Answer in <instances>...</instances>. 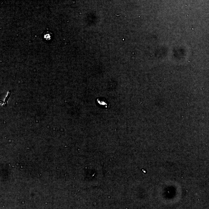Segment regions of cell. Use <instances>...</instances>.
Segmentation results:
<instances>
[{
	"mask_svg": "<svg viewBox=\"0 0 209 209\" xmlns=\"http://www.w3.org/2000/svg\"><path fill=\"white\" fill-rule=\"evenodd\" d=\"M96 102L101 108L107 109L109 107V102L105 98H98L96 99Z\"/></svg>",
	"mask_w": 209,
	"mask_h": 209,
	"instance_id": "1",
	"label": "cell"
},
{
	"mask_svg": "<svg viewBox=\"0 0 209 209\" xmlns=\"http://www.w3.org/2000/svg\"><path fill=\"white\" fill-rule=\"evenodd\" d=\"M49 32H46L45 33L44 36V38L46 40H51L52 38L51 33Z\"/></svg>",
	"mask_w": 209,
	"mask_h": 209,
	"instance_id": "2",
	"label": "cell"
}]
</instances>
